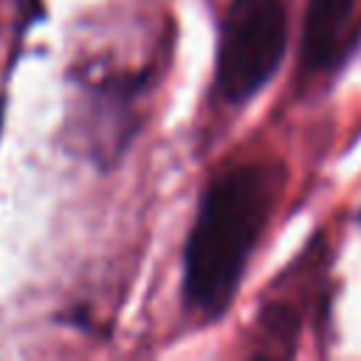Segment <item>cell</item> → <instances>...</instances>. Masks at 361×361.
I'll return each mask as SVG.
<instances>
[{
  "label": "cell",
  "mask_w": 361,
  "mask_h": 361,
  "mask_svg": "<svg viewBox=\"0 0 361 361\" xmlns=\"http://www.w3.org/2000/svg\"><path fill=\"white\" fill-rule=\"evenodd\" d=\"M279 186V166L265 161L226 166L206 183L180 251V296L189 313L217 322L231 307Z\"/></svg>",
  "instance_id": "cell-1"
},
{
  "label": "cell",
  "mask_w": 361,
  "mask_h": 361,
  "mask_svg": "<svg viewBox=\"0 0 361 361\" xmlns=\"http://www.w3.org/2000/svg\"><path fill=\"white\" fill-rule=\"evenodd\" d=\"M285 48V0H228L217 34L214 96L231 107L251 102L276 76Z\"/></svg>",
  "instance_id": "cell-2"
},
{
  "label": "cell",
  "mask_w": 361,
  "mask_h": 361,
  "mask_svg": "<svg viewBox=\"0 0 361 361\" xmlns=\"http://www.w3.org/2000/svg\"><path fill=\"white\" fill-rule=\"evenodd\" d=\"M158 65L144 68H102L96 73H71V82L79 87V113L73 133L85 147L87 161L102 172L118 166L130 144L138 138L144 113L141 102L152 90Z\"/></svg>",
  "instance_id": "cell-3"
},
{
  "label": "cell",
  "mask_w": 361,
  "mask_h": 361,
  "mask_svg": "<svg viewBox=\"0 0 361 361\" xmlns=\"http://www.w3.org/2000/svg\"><path fill=\"white\" fill-rule=\"evenodd\" d=\"M355 0H307L302 25V73L319 76L336 68L341 37L347 31Z\"/></svg>",
  "instance_id": "cell-4"
},
{
  "label": "cell",
  "mask_w": 361,
  "mask_h": 361,
  "mask_svg": "<svg viewBox=\"0 0 361 361\" xmlns=\"http://www.w3.org/2000/svg\"><path fill=\"white\" fill-rule=\"evenodd\" d=\"M259 322H262L265 333H268L274 341H276V338L293 341V336H296V319H293V313H290L288 307H282V305L265 307V310L259 313Z\"/></svg>",
  "instance_id": "cell-5"
},
{
  "label": "cell",
  "mask_w": 361,
  "mask_h": 361,
  "mask_svg": "<svg viewBox=\"0 0 361 361\" xmlns=\"http://www.w3.org/2000/svg\"><path fill=\"white\" fill-rule=\"evenodd\" d=\"M17 6H20V23H25V25H31L34 20H39L45 14L39 0H17Z\"/></svg>",
  "instance_id": "cell-6"
},
{
  "label": "cell",
  "mask_w": 361,
  "mask_h": 361,
  "mask_svg": "<svg viewBox=\"0 0 361 361\" xmlns=\"http://www.w3.org/2000/svg\"><path fill=\"white\" fill-rule=\"evenodd\" d=\"M3 118H6V96H0V127H3Z\"/></svg>",
  "instance_id": "cell-7"
}]
</instances>
